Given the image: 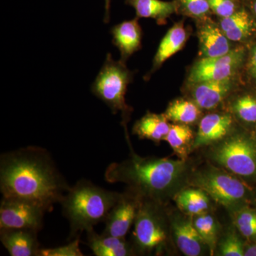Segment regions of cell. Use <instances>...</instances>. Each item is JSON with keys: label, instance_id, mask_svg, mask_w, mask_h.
Returning <instances> with one entry per match:
<instances>
[{"label": "cell", "instance_id": "cell-31", "mask_svg": "<svg viewBox=\"0 0 256 256\" xmlns=\"http://www.w3.org/2000/svg\"><path fill=\"white\" fill-rule=\"evenodd\" d=\"M80 240L76 238L73 242L63 246L53 248H41L38 256H82L84 254L79 247Z\"/></svg>", "mask_w": 256, "mask_h": 256}, {"label": "cell", "instance_id": "cell-8", "mask_svg": "<svg viewBox=\"0 0 256 256\" xmlns=\"http://www.w3.org/2000/svg\"><path fill=\"white\" fill-rule=\"evenodd\" d=\"M44 207L20 198L2 197L0 206V228H42Z\"/></svg>", "mask_w": 256, "mask_h": 256}, {"label": "cell", "instance_id": "cell-32", "mask_svg": "<svg viewBox=\"0 0 256 256\" xmlns=\"http://www.w3.org/2000/svg\"><path fill=\"white\" fill-rule=\"evenodd\" d=\"M248 72L252 79L256 80V45L252 47L248 62Z\"/></svg>", "mask_w": 256, "mask_h": 256}, {"label": "cell", "instance_id": "cell-11", "mask_svg": "<svg viewBox=\"0 0 256 256\" xmlns=\"http://www.w3.org/2000/svg\"><path fill=\"white\" fill-rule=\"evenodd\" d=\"M37 233L33 229L1 228L0 240L11 256H38Z\"/></svg>", "mask_w": 256, "mask_h": 256}, {"label": "cell", "instance_id": "cell-9", "mask_svg": "<svg viewBox=\"0 0 256 256\" xmlns=\"http://www.w3.org/2000/svg\"><path fill=\"white\" fill-rule=\"evenodd\" d=\"M244 57V48H236L222 56L202 58L192 67L188 76V82L194 85L206 80L232 78L242 65Z\"/></svg>", "mask_w": 256, "mask_h": 256}, {"label": "cell", "instance_id": "cell-14", "mask_svg": "<svg viewBox=\"0 0 256 256\" xmlns=\"http://www.w3.org/2000/svg\"><path fill=\"white\" fill-rule=\"evenodd\" d=\"M200 54L202 58H216L227 54L233 48L230 40L220 26L212 22H206L198 28Z\"/></svg>", "mask_w": 256, "mask_h": 256}, {"label": "cell", "instance_id": "cell-5", "mask_svg": "<svg viewBox=\"0 0 256 256\" xmlns=\"http://www.w3.org/2000/svg\"><path fill=\"white\" fill-rule=\"evenodd\" d=\"M212 159L230 172L242 178H256V140L236 133L214 148Z\"/></svg>", "mask_w": 256, "mask_h": 256}, {"label": "cell", "instance_id": "cell-12", "mask_svg": "<svg viewBox=\"0 0 256 256\" xmlns=\"http://www.w3.org/2000/svg\"><path fill=\"white\" fill-rule=\"evenodd\" d=\"M233 124L230 114H210L201 120L193 148L222 141L228 136Z\"/></svg>", "mask_w": 256, "mask_h": 256}, {"label": "cell", "instance_id": "cell-2", "mask_svg": "<svg viewBox=\"0 0 256 256\" xmlns=\"http://www.w3.org/2000/svg\"><path fill=\"white\" fill-rule=\"evenodd\" d=\"M131 153L126 161L111 163L106 170L105 178L109 183L126 184L129 191L141 200L162 203L186 176L184 160L141 158L134 152Z\"/></svg>", "mask_w": 256, "mask_h": 256}, {"label": "cell", "instance_id": "cell-33", "mask_svg": "<svg viewBox=\"0 0 256 256\" xmlns=\"http://www.w3.org/2000/svg\"><path fill=\"white\" fill-rule=\"evenodd\" d=\"M242 3L252 12L256 20V0H244Z\"/></svg>", "mask_w": 256, "mask_h": 256}, {"label": "cell", "instance_id": "cell-18", "mask_svg": "<svg viewBox=\"0 0 256 256\" xmlns=\"http://www.w3.org/2000/svg\"><path fill=\"white\" fill-rule=\"evenodd\" d=\"M87 244L96 256H127L132 255V248L124 238L102 234L92 230L87 232Z\"/></svg>", "mask_w": 256, "mask_h": 256}, {"label": "cell", "instance_id": "cell-25", "mask_svg": "<svg viewBox=\"0 0 256 256\" xmlns=\"http://www.w3.org/2000/svg\"><path fill=\"white\" fill-rule=\"evenodd\" d=\"M193 223L200 236L213 254L218 238V226L214 218L206 213L202 214L197 215Z\"/></svg>", "mask_w": 256, "mask_h": 256}, {"label": "cell", "instance_id": "cell-6", "mask_svg": "<svg viewBox=\"0 0 256 256\" xmlns=\"http://www.w3.org/2000/svg\"><path fill=\"white\" fill-rule=\"evenodd\" d=\"M194 184L204 190L208 196L227 208L244 204L248 190L242 181L222 170L210 168L195 175Z\"/></svg>", "mask_w": 256, "mask_h": 256}, {"label": "cell", "instance_id": "cell-30", "mask_svg": "<svg viewBox=\"0 0 256 256\" xmlns=\"http://www.w3.org/2000/svg\"><path fill=\"white\" fill-rule=\"evenodd\" d=\"M220 255L224 256H245L242 240L235 234H228L222 240L220 245Z\"/></svg>", "mask_w": 256, "mask_h": 256}, {"label": "cell", "instance_id": "cell-16", "mask_svg": "<svg viewBox=\"0 0 256 256\" xmlns=\"http://www.w3.org/2000/svg\"><path fill=\"white\" fill-rule=\"evenodd\" d=\"M110 32L114 36L112 43L120 52L122 63L141 48L142 30L138 18L116 25Z\"/></svg>", "mask_w": 256, "mask_h": 256}, {"label": "cell", "instance_id": "cell-26", "mask_svg": "<svg viewBox=\"0 0 256 256\" xmlns=\"http://www.w3.org/2000/svg\"><path fill=\"white\" fill-rule=\"evenodd\" d=\"M232 112L242 122H256V97L250 94L240 96L232 105Z\"/></svg>", "mask_w": 256, "mask_h": 256}, {"label": "cell", "instance_id": "cell-22", "mask_svg": "<svg viewBox=\"0 0 256 256\" xmlns=\"http://www.w3.org/2000/svg\"><path fill=\"white\" fill-rule=\"evenodd\" d=\"M208 195L200 188L184 190L176 194L175 201L180 210L188 214L197 216L206 213L210 208Z\"/></svg>", "mask_w": 256, "mask_h": 256}, {"label": "cell", "instance_id": "cell-3", "mask_svg": "<svg viewBox=\"0 0 256 256\" xmlns=\"http://www.w3.org/2000/svg\"><path fill=\"white\" fill-rule=\"evenodd\" d=\"M122 194L109 191L87 180H80L66 194L62 204L70 224V238L79 232H89L105 222Z\"/></svg>", "mask_w": 256, "mask_h": 256}, {"label": "cell", "instance_id": "cell-27", "mask_svg": "<svg viewBox=\"0 0 256 256\" xmlns=\"http://www.w3.org/2000/svg\"><path fill=\"white\" fill-rule=\"evenodd\" d=\"M235 223L240 233L248 239H256V212L247 210H239L235 216Z\"/></svg>", "mask_w": 256, "mask_h": 256}, {"label": "cell", "instance_id": "cell-7", "mask_svg": "<svg viewBox=\"0 0 256 256\" xmlns=\"http://www.w3.org/2000/svg\"><path fill=\"white\" fill-rule=\"evenodd\" d=\"M158 202L142 200L134 220V245L139 252L158 250L166 239L164 218Z\"/></svg>", "mask_w": 256, "mask_h": 256}, {"label": "cell", "instance_id": "cell-13", "mask_svg": "<svg viewBox=\"0 0 256 256\" xmlns=\"http://www.w3.org/2000/svg\"><path fill=\"white\" fill-rule=\"evenodd\" d=\"M193 86L192 96L194 102L201 109L215 108L233 89L232 78L218 80H206Z\"/></svg>", "mask_w": 256, "mask_h": 256}, {"label": "cell", "instance_id": "cell-17", "mask_svg": "<svg viewBox=\"0 0 256 256\" xmlns=\"http://www.w3.org/2000/svg\"><path fill=\"white\" fill-rule=\"evenodd\" d=\"M172 227L175 242L183 254L186 256L202 255L207 246L192 220L184 218H176L172 220Z\"/></svg>", "mask_w": 256, "mask_h": 256}, {"label": "cell", "instance_id": "cell-34", "mask_svg": "<svg viewBox=\"0 0 256 256\" xmlns=\"http://www.w3.org/2000/svg\"><path fill=\"white\" fill-rule=\"evenodd\" d=\"M111 0H105V18H104V22L108 23L110 20V8Z\"/></svg>", "mask_w": 256, "mask_h": 256}, {"label": "cell", "instance_id": "cell-4", "mask_svg": "<svg viewBox=\"0 0 256 256\" xmlns=\"http://www.w3.org/2000/svg\"><path fill=\"white\" fill-rule=\"evenodd\" d=\"M132 74L122 62H116L108 54L106 62L92 86V94L108 106L114 114L120 111L126 122L129 116L130 108L124 96Z\"/></svg>", "mask_w": 256, "mask_h": 256}, {"label": "cell", "instance_id": "cell-36", "mask_svg": "<svg viewBox=\"0 0 256 256\" xmlns=\"http://www.w3.org/2000/svg\"><path fill=\"white\" fill-rule=\"evenodd\" d=\"M244 0H242V2H244Z\"/></svg>", "mask_w": 256, "mask_h": 256}, {"label": "cell", "instance_id": "cell-1", "mask_svg": "<svg viewBox=\"0 0 256 256\" xmlns=\"http://www.w3.org/2000/svg\"><path fill=\"white\" fill-rule=\"evenodd\" d=\"M70 188L50 153L43 148L28 146L0 158L3 197L34 202L48 212L62 202Z\"/></svg>", "mask_w": 256, "mask_h": 256}, {"label": "cell", "instance_id": "cell-21", "mask_svg": "<svg viewBox=\"0 0 256 256\" xmlns=\"http://www.w3.org/2000/svg\"><path fill=\"white\" fill-rule=\"evenodd\" d=\"M136 10L138 18H152L163 23L166 18L178 12L174 1L162 0H126Z\"/></svg>", "mask_w": 256, "mask_h": 256}, {"label": "cell", "instance_id": "cell-29", "mask_svg": "<svg viewBox=\"0 0 256 256\" xmlns=\"http://www.w3.org/2000/svg\"><path fill=\"white\" fill-rule=\"evenodd\" d=\"M212 12L220 18H228L242 8V0H208Z\"/></svg>", "mask_w": 256, "mask_h": 256}, {"label": "cell", "instance_id": "cell-28", "mask_svg": "<svg viewBox=\"0 0 256 256\" xmlns=\"http://www.w3.org/2000/svg\"><path fill=\"white\" fill-rule=\"evenodd\" d=\"M178 10L184 14L196 18H206L210 10L208 0H174Z\"/></svg>", "mask_w": 256, "mask_h": 256}, {"label": "cell", "instance_id": "cell-23", "mask_svg": "<svg viewBox=\"0 0 256 256\" xmlns=\"http://www.w3.org/2000/svg\"><path fill=\"white\" fill-rule=\"evenodd\" d=\"M193 131L188 124H172L164 140L169 143L173 150L182 160H184L190 149L193 148Z\"/></svg>", "mask_w": 256, "mask_h": 256}, {"label": "cell", "instance_id": "cell-19", "mask_svg": "<svg viewBox=\"0 0 256 256\" xmlns=\"http://www.w3.org/2000/svg\"><path fill=\"white\" fill-rule=\"evenodd\" d=\"M170 128L171 124L168 122L164 114L148 112L134 124L133 133L140 139L149 140L158 143L164 140Z\"/></svg>", "mask_w": 256, "mask_h": 256}, {"label": "cell", "instance_id": "cell-10", "mask_svg": "<svg viewBox=\"0 0 256 256\" xmlns=\"http://www.w3.org/2000/svg\"><path fill=\"white\" fill-rule=\"evenodd\" d=\"M141 202L140 197L129 190L127 193L122 194L104 222L106 228L102 234L124 238L134 223Z\"/></svg>", "mask_w": 256, "mask_h": 256}, {"label": "cell", "instance_id": "cell-35", "mask_svg": "<svg viewBox=\"0 0 256 256\" xmlns=\"http://www.w3.org/2000/svg\"><path fill=\"white\" fill-rule=\"evenodd\" d=\"M245 256H256V244L245 250Z\"/></svg>", "mask_w": 256, "mask_h": 256}, {"label": "cell", "instance_id": "cell-24", "mask_svg": "<svg viewBox=\"0 0 256 256\" xmlns=\"http://www.w3.org/2000/svg\"><path fill=\"white\" fill-rule=\"evenodd\" d=\"M201 114V108L193 100L178 99L168 106L164 116L173 122L190 124L196 122Z\"/></svg>", "mask_w": 256, "mask_h": 256}, {"label": "cell", "instance_id": "cell-15", "mask_svg": "<svg viewBox=\"0 0 256 256\" xmlns=\"http://www.w3.org/2000/svg\"><path fill=\"white\" fill-rule=\"evenodd\" d=\"M220 26L230 42H244L256 32V20L246 6L242 4L232 16L220 18Z\"/></svg>", "mask_w": 256, "mask_h": 256}, {"label": "cell", "instance_id": "cell-20", "mask_svg": "<svg viewBox=\"0 0 256 256\" xmlns=\"http://www.w3.org/2000/svg\"><path fill=\"white\" fill-rule=\"evenodd\" d=\"M188 36L183 22L176 24L170 28L160 43L154 58L153 68H158L165 60L181 50L186 43Z\"/></svg>", "mask_w": 256, "mask_h": 256}]
</instances>
